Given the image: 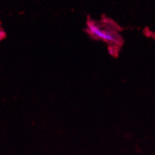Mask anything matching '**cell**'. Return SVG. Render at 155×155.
I'll list each match as a JSON object with an SVG mask.
<instances>
[{"label": "cell", "mask_w": 155, "mask_h": 155, "mask_svg": "<svg viewBox=\"0 0 155 155\" xmlns=\"http://www.w3.org/2000/svg\"><path fill=\"white\" fill-rule=\"evenodd\" d=\"M87 29L92 36H95L97 39H101L108 43H116L117 41V36L115 34V32L101 27L95 22L88 21Z\"/></svg>", "instance_id": "obj_1"}]
</instances>
